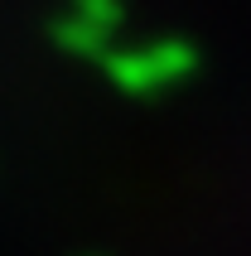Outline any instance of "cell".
I'll return each mask as SVG.
<instances>
[{
    "label": "cell",
    "instance_id": "6da1fadb",
    "mask_svg": "<svg viewBox=\"0 0 251 256\" xmlns=\"http://www.w3.org/2000/svg\"><path fill=\"white\" fill-rule=\"evenodd\" d=\"M112 5L106 0H72L68 20H63V29H58V39L68 44L72 54H92L106 63V29H112Z\"/></svg>",
    "mask_w": 251,
    "mask_h": 256
}]
</instances>
